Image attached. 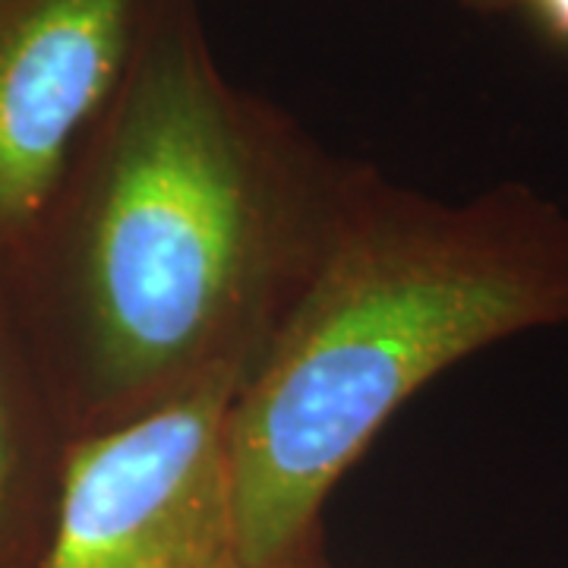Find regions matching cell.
I'll return each mask as SVG.
<instances>
[{
  "instance_id": "cell-7",
  "label": "cell",
  "mask_w": 568,
  "mask_h": 568,
  "mask_svg": "<svg viewBox=\"0 0 568 568\" xmlns=\"http://www.w3.org/2000/svg\"><path fill=\"white\" fill-rule=\"evenodd\" d=\"M0 474H3V436H0Z\"/></svg>"
},
{
  "instance_id": "cell-1",
  "label": "cell",
  "mask_w": 568,
  "mask_h": 568,
  "mask_svg": "<svg viewBox=\"0 0 568 568\" xmlns=\"http://www.w3.org/2000/svg\"><path fill=\"white\" fill-rule=\"evenodd\" d=\"M568 323V215L525 186L345 209L227 420V566L278 568L414 392L484 347Z\"/></svg>"
},
{
  "instance_id": "cell-4",
  "label": "cell",
  "mask_w": 568,
  "mask_h": 568,
  "mask_svg": "<svg viewBox=\"0 0 568 568\" xmlns=\"http://www.w3.org/2000/svg\"><path fill=\"white\" fill-rule=\"evenodd\" d=\"M140 0H0V227L26 224L130 67Z\"/></svg>"
},
{
  "instance_id": "cell-5",
  "label": "cell",
  "mask_w": 568,
  "mask_h": 568,
  "mask_svg": "<svg viewBox=\"0 0 568 568\" xmlns=\"http://www.w3.org/2000/svg\"><path fill=\"white\" fill-rule=\"evenodd\" d=\"M506 3L528 7L549 36H556L568 44V0H506Z\"/></svg>"
},
{
  "instance_id": "cell-8",
  "label": "cell",
  "mask_w": 568,
  "mask_h": 568,
  "mask_svg": "<svg viewBox=\"0 0 568 568\" xmlns=\"http://www.w3.org/2000/svg\"><path fill=\"white\" fill-rule=\"evenodd\" d=\"M152 568H171V566H152Z\"/></svg>"
},
{
  "instance_id": "cell-6",
  "label": "cell",
  "mask_w": 568,
  "mask_h": 568,
  "mask_svg": "<svg viewBox=\"0 0 568 568\" xmlns=\"http://www.w3.org/2000/svg\"><path fill=\"white\" fill-rule=\"evenodd\" d=\"M467 3H474V7H503L506 0H467Z\"/></svg>"
},
{
  "instance_id": "cell-3",
  "label": "cell",
  "mask_w": 568,
  "mask_h": 568,
  "mask_svg": "<svg viewBox=\"0 0 568 568\" xmlns=\"http://www.w3.org/2000/svg\"><path fill=\"white\" fill-rule=\"evenodd\" d=\"M244 366L73 448L44 568L227 566L224 452Z\"/></svg>"
},
{
  "instance_id": "cell-2",
  "label": "cell",
  "mask_w": 568,
  "mask_h": 568,
  "mask_svg": "<svg viewBox=\"0 0 568 568\" xmlns=\"http://www.w3.org/2000/svg\"><path fill=\"white\" fill-rule=\"evenodd\" d=\"M265 159L196 39L155 36L123 82L82 244L89 347L140 414L224 366L278 265Z\"/></svg>"
}]
</instances>
